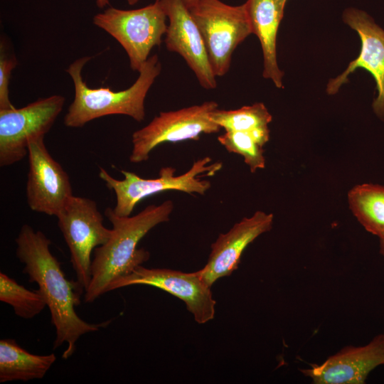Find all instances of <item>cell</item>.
Masks as SVG:
<instances>
[{"label":"cell","instance_id":"cell-7","mask_svg":"<svg viewBox=\"0 0 384 384\" xmlns=\"http://www.w3.org/2000/svg\"><path fill=\"white\" fill-rule=\"evenodd\" d=\"M57 218L77 282L85 291L91 279L92 252L109 240L112 229L104 225L96 202L85 197L73 196Z\"/></svg>","mask_w":384,"mask_h":384},{"label":"cell","instance_id":"cell-3","mask_svg":"<svg viewBox=\"0 0 384 384\" xmlns=\"http://www.w3.org/2000/svg\"><path fill=\"white\" fill-rule=\"evenodd\" d=\"M91 58H80L66 70L74 84L75 96L64 117V124L71 128L82 127L93 119L111 114H123L137 122L143 121L146 95L161 70L159 56L149 57L132 85L117 92L109 87L91 88L87 85L82 70Z\"/></svg>","mask_w":384,"mask_h":384},{"label":"cell","instance_id":"cell-4","mask_svg":"<svg viewBox=\"0 0 384 384\" xmlns=\"http://www.w3.org/2000/svg\"><path fill=\"white\" fill-rule=\"evenodd\" d=\"M222 167L221 162L212 163L211 158L206 156L196 161L188 171L179 176L175 175V168L166 166L160 169L156 178H143L134 173L122 170L124 178L118 180L100 167L99 177L115 194L114 212L119 216H129L139 201L159 193L176 190L190 194H205L211 184L201 177L212 176Z\"/></svg>","mask_w":384,"mask_h":384},{"label":"cell","instance_id":"cell-8","mask_svg":"<svg viewBox=\"0 0 384 384\" xmlns=\"http://www.w3.org/2000/svg\"><path fill=\"white\" fill-rule=\"evenodd\" d=\"M218 107L215 101H206L176 111L161 112L147 125L132 134L130 162L138 164L148 160L152 150L161 144L198 140L202 134L218 132L220 127L210 118V112Z\"/></svg>","mask_w":384,"mask_h":384},{"label":"cell","instance_id":"cell-20","mask_svg":"<svg viewBox=\"0 0 384 384\" xmlns=\"http://www.w3.org/2000/svg\"><path fill=\"white\" fill-rule=\"evenodd\" d=\"M0 301L10 305L14 314L33 319L47 306L38 289L29 290L4 272H0Z\"/></svg>","mask_w":384,"mask_h":384},{"label":"cell","instance_id":"cell-21","mask_svg":"<svg viewBox=\"0 0 384 384\" xmlns=\"http://www.w3.org/2000/svg\"><path fill=\"white\" fill-rule=\"evenodd\" d=\"M218 141L228 152L242 156L252 173L265 167L262 146L249 133L225 131L218 137Z\"/></svg>","mask_w":384,"mask_h":384},{"label":"cell","instance_id":"cell-24","mask_svg":"<svg viewBox=\"0 0 384 384\" xmlns=\"http://www.w3.org/2000/svg\"><path fill=\"white\" fill-rule=\"evenodd\" d=\"M379 250L380 253L384 257V238H380Z\"/></svg>","mask_w":384,"mask_h":384},{"label":"cell","instance_id":"cell-9","mask_svg":"<svg viewBox=\"0 0 384 384\" xmlns=\"http://www.w3.org/2000/svg\"><path fill=\"white\" fill-rule=\"evenodd\" d=\"M65 97L53 95L21 108L0 110V166L21 161L31 140L44 137L63 110Z\"/></svg>","mask_w":384,"mask_h":384},{"label":"cell","instance_id":"cell-27","mask_svg":"<svg viewBox=\"0 0 384 384\" xmlns=\"http://www.w3.org/2000/svg\"><path fill=\"white\" fill-rule=\"evenodd\" d=\"M383 334H384V331H383Z\"/></svg>","mask_w":384,"mask_h":384},{"label":"cell","instance_id":"cell-19","mask_svg":"<svg viewBox=\"0 0 384 384\" xmlns=\"http://www.w3.org/2000/svg\"><path fill=\"white\" fill-rule=\"evenodd\" d=\"M210 119L225 131L244 132L254 136L269 129L272 116L262 102L243 106L237 110L216 109L210 112Z\"/></svg>","mask_w":384,"mask_h":384},{"label":"cell","instance_id":"cell-12","mask_svg":"<svg viewBox=\"0 0 384 384\" xmlns=\"http://www.w3.org/2000/svg\"><path fill=\"white\" fill-rule=\"evenodd\" d=\"M343 19L358 34L361 41V51L343 73L329 82L326 92L329 95L336 94L348 81L349 74L357 68L365 69L375 82L377 96L372 104L373 112L384 122V30L369 14L361 9H346Z\"/></svg>","mask_w":384,"mask_h":384},{"label":"cell","instance_id":"cell-22","mask_svg":"<svg viewBox=\"0 0 384 384\" xmlns=\"http://www.w3.org/2000/svg\"><path fill=\"white\" fill-rule=\"evenodd\" d=\"M4 44L1 42L0 52V110L15 107L9 98V82L11 72L16 65L14 55L6 53Z\"/></svg>","mask_w":384,"mask_h":384},{"label":"cell","instance_id":"cell-18","mask_svg":"<svg viewBox=\"0 0 384 384\" xmlns=\"http://www.w3.org/2000/svg\"><path fill=\"white\" fill-rule=\"evenodd\" d=\"M349 208L361 225L370 233L384 238V186L358 184L348 193Z\"/></svg>","mask_w":384,"mask_h":384},{"label":"cell","instance_id":"cell-2","mask_svg":"<svg viewBox=\"0 0 384 384\" xmlns=\"http://www.w3.org/2000/svg\"><path fill=\"white\" fill-rule=\"evenodd\" d=\"M174 207V203L167 200L159 205H149L133 216H119L113 208L105 209L112 233L105 244L94 250L91 279L84 294L85 303L93 302L110 292L114 281L149 259V252L138 249L137 245L153 228L169 220Z\"/></svg>","mask_w":384,"mask_h":384},{"label":"cell","instance_id":"cell-26","mask_svg":"<svg viewBox=\"0 0 384 384\" xmlns=\"http://www.w3.org/2000/svg\"><path fill=\"white\" fill-rule=\"evenodd\" d=\"M140 0H127V3L130 6H133L139 2Z\"/></svg>","mask_w":384,"mask_h":384},{"label":"cell","instance_id":"cell-15","mask_svg":"<svg viewBox=\"0 0 384 384\" xmlns=\"http://www.w3.org/2000/svg\"><path fill=\"white\" fill-rule=\"evenodd\" d=\"M274 215L257 210L250 217L243 218L229 231L220 233L211 245V251L205 266L196 272L210 287L218 279L230 275L238 267L245 248L262 234L270 231Z\"/></svg>","mask_w":384,"mask_h":384},{"label":"cell","instance_id":"cell-25","mask_svg":"<svg viewBox=\"0 0 384 384\" xmlns=\"http://www.w3.org/2000/svg\"><path fill=\"white\" fill-rule=\"evenodd\" d=\"M187 8L195 4L198 0H182Z\"/></svg>","mask_w":384,"mask_h":384},{"label":"cell","instance_id":"cell-1","mask_svg":"<svg viewBox=\"0 0 384 384\" xmlns=\"http://www.w3.org/2000/svg\"><path fill=\"white\" fill-rule=\"evenodd\" d=\"M15 241L16 257L24 265L23 272L28 276L30 282L38 284L50 310L55 329L53 349L66 343L62 358L68 359L75 352L81 336L98 331L110 321L91 324L77 314L75 306L80 303L85 289L78 282L66 278L60 263L50 252L51 241L43 232L24 224Z\"/></svg>","mask_w":384,"mask_h":384},{"label":"cell","instance_id":"cell-23","mask_svg":"<svg viewBox=\"0 0 384 384\" xmlns=\"http://www.w3.org/2000/svg\"><path fill=\"white\" fill-rule=\"evenodd\" d=\"M96 5L100 8L103 9L110 5V0H95Z\"/></svg>","mask_w":384,"mask_h":384},{"label":"cell","instance_id":"cell-5","mask_svg":"<svg viewBox=\"0 0 384 384\" xmlns=\"http://www.w3.org/2000/svg\"><path fill=\"white\" fill-rule=\"evenodd\" d=\"M188 9L202 35L215 75H225L233 51L252 33L245 3L230 6L220 0H198Z\"/></svg>","mask_w":384,"mask_h":384},{"label":"cell","instance_id":"cell-10","mask_svg":"<svg viewBox=\"0 0 384 384\" xmlns=\"http://www.w3.org/2000/svg\"><path fill=\"white\" fill-rule=\"evenodd\" d=\"M28 158V205L33 211L57 217L73 196L69 176L50 154L44 137L29 142Z\"/></svg>","mask_w":384,"mask_h":384},{"label":"cell","instance_id":"cell-6","mask_svg":"<svg viewBox=\"0 0 384 384\" xmlns=\"http://www.w3.org/2000/svg\"><path fill=\"white\" fill-rule=\"evenodd\" d=\"M167 16L161 0L144 7L124 10L112 6L93 17V23L108 33L126 51L132 70L138 71L159 46L166 34Z\"/></svg>","mask_w":384,"mask_h":384},{"label":"cell","instance_id":"cell-16","mask_svg":"<svg viewBox=\"0 0 384 384\" xmlns=\"http://www.w3.org/2000/svg\"><path fill=\"white\" fill-rule=\"evenodd\" d=\"M287 1L247 0L245 2L252 33L257 36L263 53V77L271 80L278 88L283 87L284 73L277 63V36Z\"/></svg>","mask_w":384,"mask_h":384},{"label":"cell","instance_id":"cell-17","mask_svg":"<svg viewBox=\"0 0 384 384\" xmlns=\"http://www.w3.org/2000/svg\"><path fill=\"white\" fill-rule=\"evenodd\" d=\"M56 361L54 353H31L12 338L0 340V383L41 379Z\"/></svg>","mask_w":384,"mask_h":384},{"label":"cell","instance_id":"cell-11","mask_svg":"<svg viewBox=\"0 0 384 384\" xmlns=\"http://www.w3.org/2000/svg\"><path fill=\"white\" fill-rule=\"evenodd\" d=\"M143 284L161 289L182 300L195 321L203 324L213 319L215 301L210 287L197 273L164 268L135 267L129 274L114 281L110 291L130 285Z\"/></svg>","mask_w":384,"mask_h":384},{"label":"cell","instance_id":"cell-13","mask_svg":"<svg viewBox=\"0 0 384 384\" xmlns=\"http://www.w3.org/2000/svg\"><path fill=\"white\" fill-rule=\"evenodd\" d=\"M169 18L165 44L168 50L183 57L206 90L217 86L200 30L182 0H161Z\"/></svg>","mask_w":384,"mask_h":384},{"label":"cell","instance_id":"cell-14","mask_svg":"<svg viewBox=\"0 0 384 384\" xmlns=\"http://www.w3.org/2000/svg\"><path fill=\"white\" fill-rule=\"evenodd\" d=\"M384 365V334L364 346H347L323 363H312L300 372L314 384H364L369 374Z\"/></svg>","mask_w":384,"mask_h":384}]
</instances>
